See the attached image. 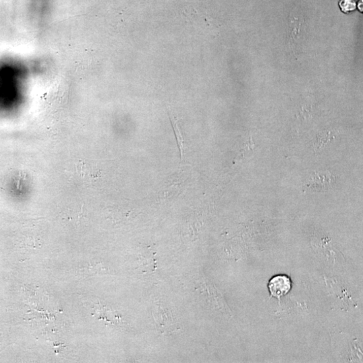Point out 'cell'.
Wrapping results in <instances>:
<instances>
[{
    "label": "cell",
    "mask_w": 363,
    "mask_h": 363,
    "mask_svg": "<svg viewBox=\"0 0 363 363\" xmlns=\"http://www.w3.org/2000/svg\"><path fill=\"white\" fill-rule=\"evenodd\" d=\"M269 289L272 295L275 298H280L285 295L290 291L291 289V281L287 276H276L270 281Z\"/></svg>",
    "instance_id": "6da1fadb"
},
{
    "label": "cell",
    "mask_w": 363,
    "mask_h": 363,
    "mask_svg": "<svg viewBox=\"0 0 363 363\" xmlns=\"http://www.w3.org/2000/svg\"><path fill=\"white\" fill-rule=\"evenodd\" d=\"M154 319L158 327L161 329V333H167V332L173 331V329L176 328L175 323H174L172 319V314L167 312L164 309L159 307L158 311L154 315Z\"/></svg>",
    "instance_id": "7a4b0ae2"
},
{
    "label": "cell",
    "mask_w": 363,
    "mask_h": 363,
    "mask_svg": "<svg viewBox=\"0 0 363 363\" xmlns=\"http://www.w3.org/2000/svg\"><path fill=\"white\" fill-rule=\"evenodd\" d=\"M169 118L170 121H171L172 127H173L174 134H175L176 140H177V144L178 148L180 149V154H181V159L183 157L184 155V139L182 137V134L181 130L178 125V120L176 119L175 116L172 113V112L169 111Z\"/></svg>",
    "instance_id": "3957f363"
},
{
    "label": "cell",
    "mask_w": 363,
    "mask_h": 363,
    "mask_svg": "<svg viewBox=\"0 0 363 363\" xmlns=\"http://www.w3.org/2000/svg\"><path fill=\"white\" fill-rule=\"evenodd\" d=\"M339 6L342 12L348 14L356 10V3L355 0H340Z\"/></svg>",
    "instance_id": "277c9868"
},
{
    "label": "cell",
    "mask_w": 363,
    "mask_h": 363,
    "mask_svg": "<svg viewBox=\"0 0 363 363\" xmlns=\"http://www.w3.org/2000/svg\"><path fill=\"white\" fill-rule=\"evenodd\" d=\"M358 8L360 11L362 12V0H360L358 4Z\"/></svg>",
    "instance_id": "5b68a950"
}]
</instances>
